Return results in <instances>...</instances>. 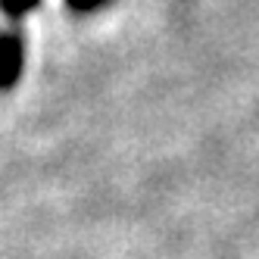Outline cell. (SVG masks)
<instances>
[{"mask_svg": "<svg viewBox=\"0 0 259 259\" xmlns=\"http://www.w3.org/2000/svg\"><path fill=\"white\" fill-rule=\"evenodd\" d=\"M34 4H38V0H0V10H4L10 19H22Z\"/></svg>", "mask_w": 259, "mask_h": 259, "instance_id": "cell-2", "label": "cell"}, {"mask_svg": "<svg viewBox=\"0 0 259 259\" xmlns=\"http://www.w3.org/2000/svg\"><path fill=\"white\" fill-rule=\"evenodd\" d=\"M103 0H69V7L72 10H78V13H88V10H94V7H100Z\"/></svg>", "mask_w": 259, "mask_h": 259, "instance_id": "cell-3", "label": "cell"}, {"mask_svg": "<svg viewBox=\"0 0 259 259\" xmlns=\"http://www.w3.org/2000/svg\"><path fill=\"white\" fill-rule=\"evenodd\" d=\"M22 69V38L19 31H0V88H10Z\"/></svg>", "mask_w": 259, "mask_h": 259, "instance_id": "cell-1", "label": "cell"}]
</instances>
